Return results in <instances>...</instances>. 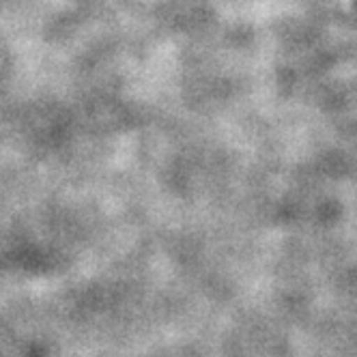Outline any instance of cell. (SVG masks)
Segmentation results:
<instances>
[{
  "instance_id": "cell-1",
  "label": "cell",
  "mask_w": 357,
  "mask_h": 357,
  "mask_svg": "<svg viewBox=\"0 0 357 357\" xmlns=\"http://www.w3.org/2000/svg\"><path fill=\"white\" fill-rule=\"evenodd\" d=\"M351 7H353V9H357V0H351Z\"/></svg>"
}]
</instances>
